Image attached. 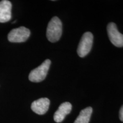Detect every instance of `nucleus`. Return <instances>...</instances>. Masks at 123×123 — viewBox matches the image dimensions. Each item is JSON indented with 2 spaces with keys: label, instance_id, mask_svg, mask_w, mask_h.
<instances>
[{
  "label": "nucleus",
  "instance_id": "obj_2",
  "mask_svg": "<svg viewBox=\"0 0 123 123\" xmlns=\"http://www.w3.org/2000/svg\"><path fill=\"white\" fill-rule=\"evenodd\" d=\"M50 64L51 61L50 59L45 60L41 65L30 72L29 75V80L32 82L35 83L43 80L47 76Z\"/></svg>",
  "mask_w": 123,
  "mask_h": 123
},
{
  "label": "nucleus",
  "instance_id": "obj_4",
  "mask_svg": "<svg viewBox=\"0 0 123 123\" xmlns=\"http://www.w3.org/2000/svg\"><path fill=\"white\" fill-rule=\"evenodd\" d=\"M30 35L29 29L21 26L14 29L9 32L7 38L9 42L13 43H21L26 41Z\"/></svg>",
  "mask_w": 123,
  "mask_h": 123
},
{
  "label": "nucleus",
  "instance_id": "obj_9",
  "mask_svg": "<svg viewBox=\"0 0 123 123\" xmlns=\"http://www.w3.org/2000/svg\"><path fill=\"white\" fill-rule=\"evenodd\" d=\"M92 113V108L89 107L81 110L74 123H89Z\"/></svg>",
  "mask_w": 123,
  "mask_h": 123
},
{
  "label": "nucleus",
  "instance_id": "obj_1",
  "mask_svg": "<svg viewBox=\"0 0 123 123\" xmlns=\"http://www.w3.org/2000/svg\"><path fill=\"white\" fill-rule=\"evenodd\" d=\"M62 33V24L57 17H54L50 20L46 30V36L51 42L59 41Z\"/></svg>",
  "mask_w": 123,
  "mask_h": 123
},
{
  "label": "nucleus",
  "instance_id": "obj_7",
  "mask_svg": "<svg viewBox=\"0 0 123 123\" xmlns=\"http://www.w3.org/2000/svg\"><path fill=\"white\" fill-rule=\"evenodd\" d=\"M12 4L7 0L0 1V23L6 22L12 18Z\"/></svg>",
  "mask_w": 123,
  "mask_h": 123
},
{
  "label": "nucleus",
  "instance_id": "obj_5",
  "mask_svg": "<svg viewBox=\"0 0 123 123\" xmlns=\"http://www.w3.org/2000/svg\"><path fill=\"white\" fill-rule=\"evenodd\" d=\"M109 39L113 45L117 47H123V34L120 33L115 23L111 22L107 26Z\"/></svg>",
  "mask_w": 123,
  "mask_h": 123
},
{
  "label": "nucleus",
  "instance_id": "obj_10",
  "mask_svg": "<svg viewBox=\"0 0 123 123\" xmlns=\"http://www.w3.org/2000/svg\"><path fill=\"white\" fill-rule=\"evenodd\" d=\"M119 117L121 121H123V105L121 107L119 112Z\"/></svg>",
  "mask_w": 123,
  "mask_h": 123
},
{
  "label": "nucleus",
  "instance_id": "obj_3",
  "mask_svg": "<svg viewBox=\"0 0 123 123\" xmlns=\"http://www.w3.org/2000/svg\"><path fill=\"white\" fill-rule=\"evenodd\" d=\"M93 43V35L90 32H86L81 37L77 53L80 57L83 58L86 56L91 50Z\"/></svg>",
  "mask_w": 123,
  "mask_h": 123
},
{
  "label": "nucleus",
  "instance_id": "obj_6",
  "mask_svg": "<svg viewBox=\"0 0 123 123\" xmlns=\"http://www.w3.org/2000/svg\"><path fill=\"white\" fill-rule=\"evenodd\" d=\"M50 103V100L47 98H40L32 103L31 108L37 114L44 115L48 111Z\"/></svg>",
  "mask_w": 123,
  "mask_h": 123
},
{
  "label": "nucleus",
  "instance_id": "obj_8",
  "mask_svg": "<svg viewBox=\"0 0 123 123\" xmlns=\"http://www.w3.org/2000/svg\"><path fill=\"white\" fill-rule=\"evenodd\" d=\"M72 110V105L69 102H64L61 104L58 110L55 112L54 120L56 123H61L66 115L70 113Z\"/></svg>",
  "mask_w": 123,
  "mask_h": 123
}]
</instances>
